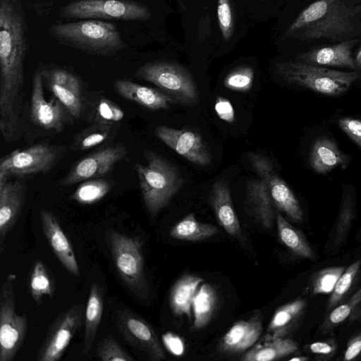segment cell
<instances>
[{
	"instance_id": "1",
	"label": "cell",
	"mask_w": 361,
	"mask_h": 361,
	"mask_svg": "<svg viewBox=\"0 0 361 361\" xmlns=\"http://www.w3.org/2000/svg\"><path fill=\"white\" fill-rule=\"evenodd\" d=\"M27 34L20 0H0V128L5 132L19 128Z\"/></svg>"
},
{
	"instance_id": "2",
	"label": "cell",
	"mask_w": 361,
	"mask_h": 361,
	"mask_svg": "<svg viewBox=\"0 0 361 361\" xmlns=\"http://www.w3.org/2000/svg\"><path fill=\"white\" fill-rule=\"evenodd\" d=\"M285 36L305 42H341L361 36V0H316L286 29Z\"/></svg>"
},
{
	"instance_id": "3",
	"label": "cell",
	"mask_w": 361,
	"mask_h": 361,
	"mask_svg": "<svg viewBox=\"0 0 361 361\" xmlns=\"http://www.w3.org/2000/svg\"><path fill=\"white\" fill-rule=\"evenodd\" d=\"M48 31L59 43L92 56H112L127 47L116 24L102 20L53 24Z\"/></svg>"
},
{
	"instance_id": "4",
	"label": "cell",
	"mask_w": 361,
	"mask_h": 361,
	"mask_svg": "<svg viewBox=\"0 0 361 361\" xmlns=\"http://www.w3.org/2000/svg\"><path fill=\"white\" fill-rule=\"evenodd\" d=\"M146 164L137 163L135 169L145 206L155 216L168 205L183 185L178 169L159 154L145 152Z\"/></svg>"
},
{
	"instance_id": "5",
	"label": "cell",
	"mask_w": 361,
	"mask_h": 361,
	"mask_svg": "<svg viewBox=\"0 0 361 361\" xmlns=\"http://www.w3.org/2000/svg\"><path fill=\"white\" fill-rule=\"evenodd\" d=\"M275 69L286 82L332 96L345 92L361 78V70L342 71L297 60L279 62Z\"/></svg>"
},
{
	"instance_id": "6",
	"label": "cell",
	"mask_w": 361,
	"mask_h": 361,
	"mask_svg": "<svg viewBox=\"0 0 361 361\" xmlns=\"http://www.w3.org/2000/svg\"><path fill=\"white\" fill-rule=\"evenodd\" d=\"M106 239L121 280L137 297L145 298L148 286L141 239L114 230L107 231Z\"/></svg>"
},
{
	"instance_id": "7",
	"label": "cell",
	"mask_w": 361,
	"mask_h": 361,
	"mask_svg": "<svg viewBox=\"0 0 361 361\" xmlns=\"http://www.w3.org/2000/svg\"><path fill=\"white\" fill-rule=\"evenodd\" d=\"M135 77L157 86L174 103L194 106L199 100L196 82L183 66L169 61L146 63L135 72Z\"/></svg>"
},
{
	"instance_id": "8",
	"label": "cell",
	"mask_w": 361,
	"mask_h": 361,
	"mask_svg": "<svg viewBox=\"0 0 361 361\" xmlns=\"http://www.w3.org/2000/svg\"><path fill=\"white\" fill-rule=\"evenodd\" d=\"M64 19H97L127 21L147 20L152 12L147 6L133 0H73L59 9Z\"/></svg>"
},
{
	"instance_id": "9",
	"label": "cell",
	"mask_w": 361,
	"mask_h": 361,
	"mask_svg": "<svg viewBox=\"0 0 361 361\" xmlns=\"http://www.w3.org/2000/svg\"><path fill=\"white\" fill-rule=\"evenodd\" d=\"M16 275L9 273L0 290V361H13L23 345L27 329L25 314L16 311L14 282Z\"/></svg>"
},
{
	"instance_id": "10",
	"label": "cell",
	"mask_w": 361,
	"mask_h": 361,
	"mask_svg": "<svg viewBox=\"0 0 361 361\" xmlns=\"http://www.w3.org/2000/svg\"><path fill=\"white\" fill-rule=\"evenodd\" d=\"M63 150L61 147L43 142L15 149L1 159L0 181L10 176L47 173L55 166Z\"/></svg>"
},
{
	"instance_id": "11",
	"label": "cell",
	"mask_w": 361,
	"mask_h": 361,
	"mask_svg": "<svg viewBox=\"0 0 361 361\" xmlns=\"http://www.w3.org/2000/svg\"><path fill=\"white\" fill-rule=\"evenodd\" d=\"M84 305L75 304L61 312L49 326L39 348L37 361H57L63 356L84 319Z\"/></svg>"
},
{
	"instance_id": "12",
	"label": "cell",
	"mask_w": 361,
	"mask_h": 361,
	"mask_svg": "<svg viewBox=\"0 0 361 361\" xmlns=\"http://www.w3.org/2000/svg\"><path fill=\"white\" fill-rule=\"evenodd\" d=\"M127 154V149L123 144L103 147L76 162L61 180L59 185L70 186L102 177L123 160Z\"/></svg>"
},
{
	"instance_id": "13",
	"label": "cell",
	"mask_w": 361,
	"mask_h": 361,
	"mask_svg": "<svg viewBox=\"0 0 361 361\" xmlns=\"http://www.w3.org/2000/svg\"><path fill=\"white\" fill-rule=\"evenodd\" d=\"M248 157L256 173L267 183L276 209L284 212L291 220L301 221L303 213L300 203L286 183L275 173L271 161L255 152L250 153Z\"/></svg>"
},
{
	"instance_id": "14",
	"label": "cell",
	"mask_w": 361,
	"mask_h": 361,
	"mask_svg": "<svg viewBox=\"0 0 361 361\" xmlns=\"http://www.w3.org/2000/svg\"><path fill=\"white\" fill-rule=\"evenodd\" d=\"M43 76L40 69L35 71L32 77L30 99V118L38 127L59 133L68 123V115L66 107L54 96L47 100L44 95Z\"/></svg>"
},
{
	"instance_id": "15",
	"label": "cell",
	"mask_w": 361,
	"mask_h": 361,
	"mask_svg": "<svg viewBox=\"0 0 361 361\" xmlns=\"http://www.w3.org/2000/svg\"><path fill=\"white\" fill-rule=\"evenodd\" d=\"M116 324L124 339L154 360H163L164 354L152 328L137 314L127 310H118Z\"/></svg>"
},
{
	"instance_id": "16",
	"label": "cell",
	"mask_w": 361,
	"mask_h": 361,
	"mask_svg": "<svg viewBox=\"0 0 361 361\" xmlns=\"http://www.w3.org/2000/svg\"><path fill=\"white\" fill-rule=\"evenodd\" d=\"M154 133L161 142L187 160L200 166H207L211 163L209 148L197 132L188 128L175 129L159 126Z\"/></svg>"
},
{
	"instance_id": "17",
	"label": "cell",
	"mask_w": 361,
	"mask_h": 361,
	"mask_svg": "<svg viewBox=\"0 0 361 361\" xmlns=\"http://www.w3.org/2000/svg\"><path fill=\"white\" fill-rule=\"evenodd\" d=\"M39 217L43 233L54 254L69 273L79 277L80 268L73 247L59 219L51 212L46 209L39 211Z\"/></svg>"
},
{
	"instance_id": "18",
	"label": "cell",
	"mask_w": 361,
	"mask_h": 361,
	"mask_svg": "<svg viewBox=\"0 0 361 361\" xmlns=\"http://www.w3.org/2000/svg\"><path fill=\"white\" fill-rule=\"evenodd\" d=\"M360 42L361 39L357 37L314 47L298 54L295 60L324 67H340L356 71L358 69L352 52L355 46Z\"/></svg>"
},
{
	"instance_id": "19",
	"label": "cell",
	"mask_w": 361,
	"mask_h": 361,
	"mask_svg": "<svg viewBox=\"0 0 361 361\" xmlns=\"http://www.w3.org/2000/svg\"><path fill=\"white\" fill-rule=\"evenodd\" d=\"M25 193L26 185L23 180L0 181V252L7 235L18 220Z\"/></svg>"
},
{
	"instance_id": "20",
	"label": "cell",
	"mask_w": 361,
	"mask_h": 361,
	"mask_svg": "<svg viewBox=\"0 0 361 361\" xmlns=\"http://www.w3.org/2000/svg\"><path fill=\"white\" fill-rule=\"evenodd\" d=\"M209 202L219 224L231 235H240L241 228L235 212L228 183L220 180L214 183L209 194Z\"/></svg>"
},
{
	"instance_id": "21",
	"label": "cell",
	"mask_w": 361,
	"mask_h": 361,
	"mask_svg": "<svg viewBox=\"0 0 361 361\" xmlns=\"http://www.w3.org/2000/svg\"><path fill=\"white\" fill-rule=\"evenodd\" d=\"M114 89L125 99L151 110L166 109L174 103L161 91L128 80H116L114 82Z\"/></svg>"
},
{
	"instance_id": "22",
	"label": "cell",
	"mask_w": 361,
	"mask_h": 361,
	"mask_svg": "<svg viewBox=\"0 0 361 361\" xmlns=\"http://www.w3.org/2000/svg\"><path fill=\"white\" fill-rule=\"evenodd\" d=\"M349 161L350 157L343 153L329 137H319L314 141L309 163L315 172L326 173L338 166L345 169Z\"/></svg>"
},
{
	"instance_id": "23",
	"label": "cell",
	"mask_w": 361,
	"mask_h": 361,
	"mask_svg": "<svg viewBox=\"0 0 361 361\" xmlns=\"http://www.w3.org/2000/svg\"><path fill=\"white\" fill-rule=\"evenodd\" d=\"M262 324L258 316L240 320L233 324L220 342V348L226 353H240L251 348L258 340Z\"/></svg>"
},
{
	"instance_id": "24",
	"label": "cell",
	"mask_w": 361,
	"mask_h": 361,
	"mask_svg": "<svg viewBox=\"0 0 361 361\" xmlns=\"http://www.w3.org/2000/svg\"><path fill=\"white\" fill-rule=\"evenodd\" d=\"M247 204L253 215L266 229L272 227L275 217V206L266 181L259 179L250 180L247 183Z\"/></svg>"
},
{
	"instance_id": "25",
	"label": "cell",
	"mask_w": 361,
	"mask_h": 361,
	"mask_svg": "<svg viewBox=\"0 0 361 361\" xmlns=\"http://www.w3.org/2000/svg\"><path fill=\"white\" fill-rule=\"evenodd\" d=\"M104 289L97 282L90 287L84 314L83 352L87 355L91 350L102 318Z\"/></svg>"
},
{
	"instance_id": "26",
	"label": "cell",
	"mask_w": 361,
	"mask_h": 361,
	"mask_svg": "<svg viewBox=\"0 0 361 361\" xmlns=\"http://www.w3.org/2000/svg\"><path fill=\"white\" fill-rule=\"evenodd\" d=\"M203 282L197 276L188 274L180 278L173 286L169 302L173 312L178 315L192 317V304L195 293Z\"/></svg>"
},
{
	"instance_id": "27",
	"label": "cell",
	"mask_w": 361,
	"mask_h": 361,
	"mask_svg": "<svg viewBox=\"0 0 361 361\" xmlns=\"http://www.w3.org/2000/svg\"><path fill=\"white\" fill-rule=\"evenodd\" d=\"M298 349L297 343L289 338H272L252 347L240 358L244 361H271L287 356Z\"/></svg>"
},
{
	"instance_id": "28",
	"label": "cell",
	"mask_w": 361,
	"mask_h": 361,
	"mask_svg": "<svg viewBox=\"0 0 361 361\" xmlns=\"http://www.w3.org/2000/svg\"><path fill=\"white\" fill-rule=\"evenodd\" d=\"M30 295L37 305H40L44 295L52 298L55 282L47 265L41 260L36 261L31 267L27 280Z\"/></svg>"
},
{
	"instance_id": "29",
	"label": "cell",
	"mask_w": 361,
	"mask_h": 361,
	"mask_svg": "<svg viewBox=\"0 0 361 361\" xmlns=\"http://www.w3.org/2000/svg\"><path fill=\"white\" fill-rule=\"evenodd\" d=\"M216 293L209 283L199 286L192 304L195 329L204 327L209 322L216 304Z\"/></svg>"
},
{
	"instance_id": "30",
	"label": "cell",
	"mask_w": 361,
	"mask_h": 361,
	"mask_svg": "<svg viewBox=\"0 0 361 361\" xmlns=\"http://www.w3.org/2000/svg\"><path fill=\"white\" fill-rule=\"evenodd\" d=\"M217 232L218 228L215 226L198 221L191 213L174 225L170 235L178 240L199 241L210 238Z\"/></svg>"
},
{
	"instance_id": "31",
	"label": "cell",
	"mask_w": 361,
	"mask_h": 361,
	"mask_svg": "<svg viewBox=\"0 0 361 361\" xmlns=\"http://www.w3.org/2000/svg\"><path fill=\"white\" fill-rule=\"evenodd\" d=\"M116 131L114 125L96 123L80 132L73 139L71 148L73 151H85L106 143Z\"/></svg>"
},
{
	"instance_id": "32",
	"label": "cell",
	"mask_w": 361,
	"mask_h": 361,
	"mask_svg": "<svg viewBox=\"0 0 361 361\" xmlns=\"http://www.w3.org/2000/svg\"><path fill=\"white\" fill-rule=\"evenodd\" d=\"M276 221L279 237L287 247L300 257H314V253L302 235L279 212L276 214Z\"/></svg>"
},
{
	"instance_id": "33",
	"label": "cell",
	"mask_w": 361,
	"mask_h": 361,
	"mask_svg": "<svg viewBox=\"0 0 361 361\" xmlns=\"http://www.w3.org/2000/svg\"><path fill=\"white\" fill-rule=\"evenodd\" d=\"M109 182L100 178L83 181L71 195V199L80 204H92L103 199L110 191Z\"/></svg>"
},
{
	"instance_id": "34",
	"label": "cell",
	"mask_w": 361,
	"mask_h": 361,
	"mask_svg": "<svg viewBox=\"0 0 361 361\" xmlns=\"http://www.w3.org/2000/svg\"><path fill=\"white\" fill-rule=\"evenodd\" d=\"M304 306V300H297L279 307L274 312L268 326V332L271 338L279 337V332L301 312Z\"/></svg>"
},
{
	"instance_id": "35",
	"label": "cell",
	"mask_w": 361,
	"mask_h": 361,
	"mask_svg": "<svg viewBox=\"0 0 361 361\" xmlns=\"http://www.w3.org/2000/svg\"><path fill=\"white\" fill-rule=\"evenodd\" d=\"M39 69L45 82L81 92L82 82L80 78L68 69L55 66H47Z\"/></svg>"
},
{
	"instance_id": "36",
	"label": "cell",
	"mask_w": 361,
	"mask_h": 361,
	"mask_svg": "<svg viewBox=\"0 0 361 361\" xmlns=\"http://www.w3.org/2000/svg\"><path fill=\"white\" fill-rule=\"evenodd\" d=\"M48 89L66 107L71 116L79 118L82 112L81 92L59 86L52 82H46Z\"/></svg>"
},
{
	"instance_id": "37",
	"label": "cell",
	"mask_w": 361,
	"mask_h": 361,
	"mask_svg": "<svg viewBox=\"0 0 361 361\" xmlns=\"http://www.w3.org/2000/svg\"><path fill=\"white\" fill-rule=\"evenodd\" d=\"M97 357L103 361H133V357L111 336L104 337L96 348Z\"/></svg>"
},
{
	"instance_id": "38",
	"label": "cell",
	"mask_w": 361,
	"mask_h": 361,
	"mask_svg": "<svg viewBox=\"0 0 361 361\" xmlns=\"http://www.w3.org/2000/svg\"><path fill=\"white\" fill-rule=\"evenodd\" d=\"M254 71L250 66H240L230 72L226 77L224 86L233 91L247 92L252 88Z\"/></svg>"
},
{
	"instance_id": "39",
	"label": "cell",
	"mask_w": 361,
	"mask_h": 361,
	"mask_svg": "<svg viewBox=\"0 0 361 361\" xmlns=\"http://www.w3.org/2000/svg\"><path fill=\"white\" fill-rule=\"evenodd\" d=\"M344 271L345 268L343 267H334L319 271L313 281V293H329L332 292L336 282Z\"/></svg>"
},
{
	"instance_id": "40",
	"label": "cell",
	"mask_w": 361,
	"mask_h": 361,
	"mask_svg": "<svg viewBox=\"0 0 361 361\" xmlns=\"http://www.w3.org/2000/svg\"><path fill=\"white\" fill-rule=\"evenodd\" d=\"M124 117L123 111L108 99H101L96 105L94 118L96 123L114 125Z\"/></svg>"
},
{
	"instance_id": "41",
	"label": "cell",
	"mask_w": 361,
	"mask_h": 361,
	"mask_svg": "<svg viewBox=\"0 0 361 361\" xmlns=\"http://www.w3.org/2000/svg\"><path fill=\"white\" fill-rule=\"evenodd\" d=\"M361 260L351 264L338 279L329 300V307L335 305L349 290L360 269Z\"/></svg>"
},
{
	"instance_id": "42",
	"label": "cell",
	"mask_w": 361,
	"mask_h": 361,
	"mask_svg": "<svg viewBox=\"0 0 361 361\" xmlns=\"http://www.w3.org/2000/svg\"><path fill=\"white\" fill-rule=\"evenodd\" d=\"M217 18L221 35L225 41H228L234 26L231 0H218Z\"/></svg>"
},
{
	"instance_id": "43",
	"label": "cell",
	"mask_w": 361,
	"mask_h": 361,
	"mask_svg": "<svg viewBox=\"0 0 361 361\" xmlns=\"http://www.w3.org/2000/svg\"><path fill=\"white\" fill-rule=\"evenodd\" d=\"M338 123L341 129L361 147V120L343 118Z\"/></svg>"
},
{
	"instance_id": "44",
	"label": "cell",
	"mask_w": 361,
	"mask_h": 361,
	"mask_svg": "<svg viewBox=\"0 0 361 361\" xmlns=\"http://www.w3.org/2000/svg\"><path fill=\"white\" fill-rule=\"evenodd\" d=\"M214 110L221 120L227 123H233L235 121L233 106L226 98L218 97L214 104Z\"/></svg>"
},
{
	"instance_id": "45",
	"label": "cell",
	"mask_w": 361,
	"mask_h": 361,
	"mask_svg": "<svg viewBox=\"0 0 361 361\" xmlns=\"http://www.w3.org/2000/svg\"><path fill=\"white\" fill-rule=\"evenodd\" d=\"M163 341L166 349L175 356H181L185 353V343L178 335L168 332L163 336Z\"/></svg>"
},
{
	"instance_id": "46",
	"label": "cell",
	"mask_w": 361,
	"mask_h": 361,
	"mask_svg": "<svg viewBox=\"0 0 361 361\" xmlns=\"http://www.w3.org/2000/svg\"><path fill=\"white\" fill-rule=\"evenodd\" d=\"M351 308L348 305H342L334 309L330 314L329 319L334 324L345 320L350 314Z\"/></svg>"
},
{
	"instance_id": "47",
	"label": "cell",
	"mask_w": 361,
	"mask_h": 361,
	"mask_svg": "<svg viewBox=\"0 0 361 361\" xmlns=\"http://www.w3.org/2000/svg\"><path fill=\"white\" fill-rule=\"evenodd\" d=\"M361 353V335L355 337L348 345L345 353V360H351Z\"/></svg>"
},
{
	"instance_id": "48",
	"label": "cell",
	"mask_w": 361,
	"mask_h": 361,
	"mask_svg": "<svg viewBox=\"0 0 361 361\" xmlns=\"http://www.w3.org/2000/svg\"><path fill=\"white\" fill-rule=\"evenodd\" d=\"M310 350L314 353L329 354L332 352V347L325 342H314L310 345Z\"/></svg>"
},
{
	"instance_id": "49",
	"label": "cell",
	"mask_w": 361,
	"mask_h": 361,
	"mask_svg": "<svg viewBox=\"0 0 361 361\" xmlns=\"http://www.w3.org/2000/svg\"><path fill=\"white\" fill-rule=\"evenodd\" d=\"M358 70H361V45L358 48L354 57Z\"/></svg>"
},
{
	"instance_id": "50",
	"label": "cell",
	"mask_w": 361,
	"mask_h": 361,
	"mask_svg": "<svg viewBox=\"0 0 361 361\" xmlns=\"http://www.w3.org/2000/svg\"><path fill=\"white\" fill-rule=\"evenodd\" d=\"M307 360H308L307 357L301 356V357H293V358L290 359L289 361H305Z\"/></svg>"
},
{
	"instance_id": "51",
	"label": "cell",
	"mask_w": 361,
	"mask_h": 361,
	"mask_svg": "<svg viewBox=\"0 0 361 361\" xmlns=\"http://www.w3.org/2000/svg\"><path fill=\"white\" fill-rule=\"evenodd\" d=\"M261 1H264V0H261Z\"/></svg>"
}]
</instances>
